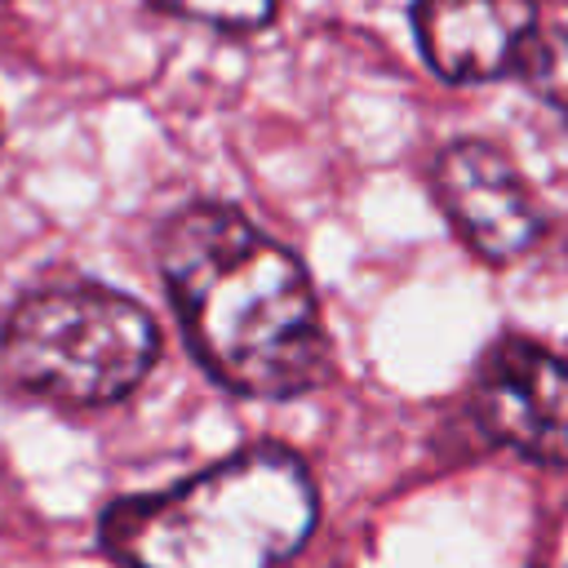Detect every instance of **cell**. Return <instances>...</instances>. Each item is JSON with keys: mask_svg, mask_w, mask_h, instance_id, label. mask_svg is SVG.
<instances>
[{"mask_svg": "<svg viewBox=\"0 0 568 568\" xmlns=\"http://www.w3.org/2000/svg\"><path fill=\"white\" fill-rule=\"evenodd\" d=\"M155 257L195 359L222 386L288 399L324 377L328 337L311 275L240 209H178Z\"/></svg>", "mask_w": 568, "mask_h": 568, "instance_id": "obj_1", "label": "cell"}, {"mask_svg": "<svg viewBox=\"0 0 568 568\" xmlns=\"http://www.w3.org/2000/svg\"><path fill=\"white\" fill-rule=\"evenodd\" d=\"M320 519L306 462L253 444L173 488L120 497L102 515V546L129 568H280Z\"/></svg>", "mask_w": 568, "mask_h": 568, "instance_id": "obj_2", "label": "cell"}, {"mask_svg": "<svg viewBox=\"0 0 568 568\" xmlns=\"http://www.w3.org/2000/svg\"><path fill=\"white\" fill-rule=\"evenodd\" d=\"M160 333L142 302L106 284H40L0 324V377L27 399L98 408L155 364Z\"/></svg>", "mask_w": 568, "mask_h": 568, "instance_id": "obj_3", "label": "cell"}, {"mask_svg": "<svg viewBox=\"0 0 568 568\" xmlns=\"http://www.w3.org/2000/svg\"><path fill=\"white\" fill-rule=\"evenodd\" d=\"M484 435L528 462L568 466V359L532 337H501L470 386Z\"/></svg>", "mask_w": 568, "mask_h": 568, "instance_id": "obj_4", "label": "cell"}, {"mask_svg": "<svg viewBox=\"0 0 568 568\" xmlns=\"http://www.w3.org/2000/svg\"><path fill=\"white\" fill-rule=\"evenodd\" d=\"M435 200L484 262H515L541 240V204L524 173L479 138H457L435 160Z\"/></svg>", "mask_w": 568, "mask_h": 568, "instance_id": "obj_5", "label": "cell"}, {"mask_svg": "<svg viewBox=\"0 0 568 568\" xmlns=\"http://www.w3.org/2000/svg\"><path fill=\"white\" fill-rule=\"evenodd\" d=\"M537 0H417L413 31L426 67L448 84L510 80V67L537 27Z\"/></svg>", "mask_w": 568, "mask_h": 568, "instance_id": "obj_6", "label": "cell"}, {"mask_svg": "<svg viewBox=\"0 0 568 568\" xmlns=\"http://www.w3.org/2000/svg\"><path fill=\"white\" fill-rule=\"evenodd\" d=\"M510 80H519L524 93L568 120V27L537 22L510 67Z\"/></svg>", "mask_w": 568, "mask_h": 568, "instance_id": "obj_7", "label": "cell"}, {"mask_svg": "<svg viewBox=\"0 0 568 568\" xmlns=\"http://www.w3.org/2000/svg\"><path fill=\"white\" fill-rule=\"evenodd\" d=\"M151 4L222 31H262L280 9V0H151Z\"/></svg>", "mask_w": 568, "mask_h": 568, "instance_id": "obj_8", "label": "cell"}]
</instances>
